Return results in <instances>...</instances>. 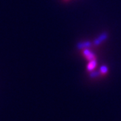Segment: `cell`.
<instances>
[{"mask_svg": "<svg viewBox=\"0 0 121 121\" xmlns=\"http://www.w3.org/2000/svg\"><path fill=\"white\" fill-rule=\"evenodd\" d=\"M99 72H100L101 75H106L108 72V67L106 65L102 66L100 68V70H99Z\"/></svg>", "mask_w": 121, "mask_h": 121, "instance_id": "5", "label": "cell"}, {"mask_svg": "<svg viewBox=\"0 0 121 121\" xmlns=\"http://www.w3.org/2000/svg\"><path fill=\"white\" fill-rule=\"evenodd\" d=\"M98 75H99L98 72H96V71H91V78H95L98 76Z\"/></svg>", "mask_w": 121, "mask_h": 121, "instance_id": "6", "label": "cell"}, {"mask_svg": "<svg viewBox=\"0 0 121 121\" xmlns=\"http://www.w3.org/2000/svg\"><path fill=\"white\" fill-rule=\"evenodd\" d=\"M91 46L90 42H84V43H79L78 45V48H82V49H85V48H88Z\"/></svg>", "mask_w": 121, "mask_h": 121, "instance_id": "4", "label": "cell"}, {"mask_svg": "<svg viewBox=\"0 0 121 121\" xmlns=\"http://www.w3.org/2000/svg\"><path fill=\"white\" fill-rule=\"evenodd\" d=\"M96 65H97V61L96 59L94 60H90L88 63V65L87 66V69L88 71H93L94 69L96 67Z\"/></svg>", "mask_w": 121, "mask_h": 121, "instance_id": "3", "label": "cell"}, {"mask_svg": "<svg viewBox=\"0 0 121 121\" xmlns=\"http://www.w3.org/2000/svg\"><path fill=\"white\" fill-rule=\"evenodd\" d=\"M83 55L84 56V57L87 60H88L89 61L95 59V55L90 50H89L88 48H85L83 51Z\"/></svg>", "mask_w": 121, "mask_h": 121, "instance_id": "1", "label": "cell"}, {"mask_svg": "<svg viewBox=\"0 0 121 121\" xmlns=\"http://www.w3.org/2000/svg\"><path fill=\"white\" fill-rule=\"evenodd\" d=\"M108 38V35L106 33H104L102 35H101L99 36L98 38L95 39L94 42V43L95 45H99V44H101L104 40H105L106 39Z\"/></svg>", "mask_w": 121, "mask_h": 121, "instance_id": "2", "label": "cell"}]
</instances>
